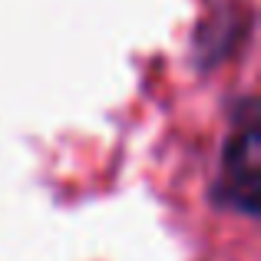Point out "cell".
Instances as JSON below:
<instances>
[{
	"mask_svg": "<svg viewBox=\"0 0 261 261\" xmlns=\"http://www.w3.org/2000/svg\"><path fill=\"white\" fill-rule=\"evenodd\" d=\"M258 189H261V126L255 99L245 102L242 119L235 122L228 142L222 149V169L215 182V198L242 215H258Z\"/></svg>",
	"mask_w": 261,
	"mask_h": 261,
	"instance_id": "6da1fadb",
	"label": "cell"
}]
</instances>
